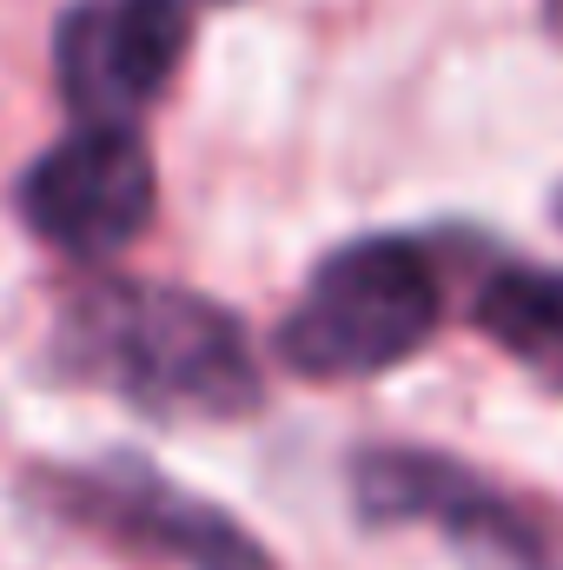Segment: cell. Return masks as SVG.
<instances>
[{"label": "cell", "instance_id": "6da1fadb", "mask_svg": "<svg viewBox=\"0 0 563 570\" xmlns=\"http://www.w3.org/2000/svg\"><path fill=\"white\" fill-rule=\"evenodd\" d=\"M53 365L166 425H226L266 405L246 318L159 279H87L53 318Z\"/></svg>", "mask_w": 563, "mask_h": 570}, {"label": "cell", "instance_id": "7a4b0ae2", "mask_svg": "<svg viewBox=\"0 0 563 570\" xmlns=\"http://www.w3.org/2000/svg\"><path fill=\"white\" fill-rule=\"evenodd\" d=\"M444 325V266L418 233H358L332 246L273 332L285 372L358 385L418 358Z\"/></svg>", "mask_w": 563, "mask_h": 570}, {"label": "cell", "instance_id": "3957f363", "mask_svg": "<svg viewBox=\"0 0 563 570\" xmlns=\"http://www.w3.org/2000/svg\"><path fill=\"white\" fill-rule=\"evenodd\" d=\"M33 491L53 518H67L87 538L127 544L172 570H279L273 551L219 504L166 478L134 451L93 458V464H47L33 471Z\"/></svg>", "mask_w": 563, "mask_h": 570}, {"label": "cell", "instance_id": "277c9868", "mask_svg": "<svg viewBox=\"0 0 563 570\" xmlns=\"http://www.w3.org/2000/svg\"><path fill=\"white\" fill-rule=\"evenodd\" d=\"M352 504L365 524H424L477 570H563L551 518L497 491L471 464L418 444H365L352 458Z\"/></svg>", "mask_w": 563, "mask_h": 570}, {"label": "cell", "instance_id": "5b68a950", "mask_svg": "<svg viewBox=\"0 0 563 570\" xmlns=\"http://www.w3.org/2000/svg\"><path fill=\"white\" fill-rule=\"evenodd\" d=\"M152 206H159V166L140 127H73L13 186L20 226L47 253L80 266L127 253L152 226Z\"/></svg>", "mask_w": 563, "mask_h": 570}, {"label": "cell", "instance_id": "8992f818", "mask_svg": "<svg viewBox=\"0 0 563 570\" xmlns=\"http://www.w3.org/2000/svg\"><path fill=\"white\" fill-rule=\"evenodd\" d=\"M192 53V0H73L53 20V87L73 127H140Z\"/></svg>", "mask_w": 563, "mask_h": 570}, {"label": "cell", "instance_id": "52a82bcc", "mask_svg": "<svg viewBox=\"0 0 563 570\" xmlns=\"http://www.w3.org/2000/svg\"><path fill=\"white\" fill-rule=\"evenodd\" d=\"M471 318L511 365L563 399V266L497 259L471 292Z\"/></svg>", "mask_w": 563, "mask_h": 570}, {"label": "cell", "instance_id": "ba28073f", "mask_svg": "<svg viewBox=\"0 0 563 570\" xmlns=\"http://www.w3.org/2000/svg\"><path fill=\"white\" fill-rule=\"evenodd\" d=\"M544 13H551V27L563 33V0H544Z\"/></svg>", "mask_w": 563, "mask_h": 570}, {"label": "cell", "instance_id": "9c48e42d", "mask_svg": "<svg viewBox=\"0 0 563 570\" xmlns=\"http://www.w3.org/2000/svg\"><path fill=\"white\" fill-rule=\"evenodd\" d=\"M551 213H557V226H563V186H557V199H551Z\"/></svg>", "mask_w": 563, "mask_h": 570}, {"label": "cell", "instance_id": "30bf717a", "mask_svg": "<svg viewBox=\"0 0 563 570\" xmlns=\"http://www.w3.org/2000/svg\"><path fill=\"white\" fill-rule=\"evenodd\" d=\"M206 7H239V0H206Z\"/></svg>", "mask_w": 563, "mask_h": 570}]
</instances>
